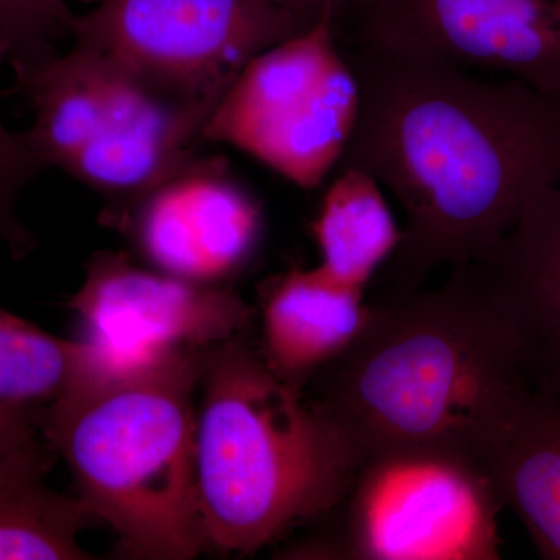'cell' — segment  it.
<instances>
[{
	"mask_svg": "<svg viewBox=\"0 0 560 560\" xmlns=\"http://www.w3.org/2000/svg\"><path fill=\"white\" fill-rule=\"evenodd\" d=\"M342 49L360 110L338 167L366 172L404 210L394 290L485 259L560 184V98L506 77Z\"/></svg>",
	"mask_w": 560,
	"mask_h": 560,
	"instance_id": "cell-1",
	"label": "cell"
},
{
	"mask_svg": "<svg viewBox=\"0 0 560 560\" xmlns=\"http://www.w3.org/2000/svg\"><path fill=\"white\" fill-rule=\"evenodd\" d=\"M313 381L311 399L360 460L434 451L480 466L523 405L550 390L471 265L438 289H396L368 305L359 335Z\"/></svg>",
	"mask_w": 560,
	"mask_h": 560,
	"instance_id": "cell-2",
	"label": "cell"
},
{
	"mask_svg": "<svg viewBox=\"0 0 560 560\" xmlns=\"http://www.w3.org/2000/svg\"><path fill=\"white\" fill-rule=\"evenodd\" d=\"M245 334L205 353L195 430L202 528L209 547L231 555H253L301 523L323 521L361 463Z\"/></svg>",
	"mask_w": 560,
	"mask_h": 560,
	"instance_id": "cell-3",
	"label": "cell"
},
{
	"mask_svg": "<svg viewBox=\"0 0 560 560\" xmlns=\"http://www.w3.org/2000/svg\"><path fill=\"white\" fill-rule=\"evenodd\" d=\"M206 352L88 383L39 415L77 499L110 526L128 558L187 560L209 548L195 469Z\"/></svg>",
	"mask_w": 560,
	"mask_h": 560,
	"instance_id": "cell-4",
	"label": "cell"
},
{
	"mask_svg": "<svg viewBox=\"0 0 560 560\" xmlns=\"http://www.w3.org/2000/svg\"><path fill=\"white\" fill-rule=\"evenodd\" d=\"M14 92L31 106L25 138L44 171L58 168L101 195L109 228L205 142L208 114L75 43L14 77Z\"/></svg>",
	"mask_w": 560,
	"mask_h": 560,
	"instance_id": "cell-5",
	"label": "cell"
},
{
	"mask_svg": "<svg viewBox=\"0 0 560 560\" xmlns=\"http://www.w3.org/2000/svg\"><path fill=\"white\" fill-rule=\"evenodd\" d=\"M495 486L480 464L434 451H394L361 460L329 530L287 558L497 560ZM320 521V522H323Z\"/></svg>",
	"mask_w": 560,
	"mask_h": 560,
	"instance_id": "cell-6",
	"label": "cell"
},
{
	"mask_svg": "<svg viewBox=\"0 0 560 560\" xmlns=\"http://www.w3.org/2000/svg\"><path fill=\"white\" fill-rule=\"evenodd\" d=\"M360 86L335 14L261 51L209 117L202 140L248 154L302 190L337 171L355 130Z\"/></svg>",
	"mask_w": 560,
	"mask_h": 560,
	"instance_id": "cell-7",
	"label": "cell"
},
{
	"mask_svg": "<svg viewBox=\"0 0 560 560\" xmlns=\"http://www.w3.org/2000/svg\"><path fill=\"white\" fill-rule=\"evenodd\" d=\"M311 24L271 0H98L70 38L210 117L253 58Z\"/></svg>",
	"mask_w": 560,
	"mask_h": 560,
	"instance_id": "cell-8",
	"label": "cell"
},
{
	"mask_svg": "<svg viewBox=\"0 0 560 560\" xmlns=\"http://www.w3.org/2000/svg\"><path fill=\"white\" fill-rule=\"evenodd\" d=\"M346 18L352 49L521 80L560 98V0H364Z\"/></svg>",
	"mask_w": 560,
	"mask_h": 560,
	"instance_id": "cell-9",
	"label": "cell"
},
{
	"mask_svg": "<svg viewBox=\"0 0 560 560\" xmlns=\"http://www.w3.org/2000/svg\"><path fill=\"white\" fill-rule=\"evenodd\" d=\"M70 311L109 375L206 352L248 330L254 311L235 291L139 267L102 250L86 265Z\"/></svg>",
	"mask_w": 560,
	"mask_h": 560,
	"instance_id": "cell-10",
	"label": "cell"
},
{
	"mask_svg": "<svg viewBox=\"0 0 560 560\" xmlns=\"http://www.w3.org/2000/svg\"><path fill=\"white\" fill-rule=\"evenodd\" d=\"M151 267L205 285H223L259 249V202L226 161L198 154L154 187L116 224Z\"/></svg>",
	"mask_w": 560,
	"mask_h": 560,
	"instance_id": "cell-11",
	"label": "cell"
},
{
	"mask_svg": "<svg viewBox=\"0 0 560 560\" xmlns=\"http://www.w3.org/2000/svg\"><path fill=\"white\" fill-rule=\"evenodd\" d=\"M471 267L521 327L545 386L560 396V184L537 195Z\"/></svg>",
	"mask_w": 560,
	"mask_h": 560,
	"instance_id": "cell-12",
	"label": "cell"
},
{
	"mask_svg": "<svg viewBox=\"0 0 560 560\" xmlns=\"http://www.w3.org/2000/svg\"><path fill=\"white\" fill-rule=\"evenodd\" d=\"M366 316L363 290L330 278L319 265L283 272L264 293L261 357L278 377L304 389L348 348Z\"/></svg>",
	"mask_w": 560,
	"mask_h": 560,
	"instance_id": "cell-13",
	"label": "cell"
},
{
	"mask_svg": "<svg viewBox=\"0 0 560 560\" xmlns=\"http://www.w3.org/2000/svg\"><path fill=\"white\" fill-rule=\"evenodd\" d=\"M541 558L560 560V396L534 394L482 459Z\"/></svg>",
	"mask_w": 560,
	"mask_h": 560,
	"instance_id": "cell-14",
	"label": "cell"
},
{
	"mask_svg": "<svg viewBox=\"0 0 560 560\" xmlns=\"http://www.w3.org/2000/svg\"><path fill=\"white\" fill-rule=\"evenodd\" d=\"M50 451L38 440L0 456V560L91 559L79 537L95 518L46 485Z\"/></svg>",
	"mask_w": 560,
	"mask_h": 560,
	"instance_id": "cell-15",
	"label": "cell"
},
{
	"mask_svg": "<svg viewBox=\"0 0 560 560\" xmlns=\"http://www.w3.org/2000/svg\"><path fill=\"white\" fill-rule=\"evenodd\" d=\"M313 235L319 267L338 282L364 291L396 253L404 232L377 180L360 168L338 167L320 200Z\"/></svg>",
	"mask_w": 560,
	"mask_h": 560,
	"instance_id": "cell-16",
	"label": "cell"
},
{
	"mask_svg": "<svg viewBox=\"0 0 560 560\" xmlns=\"http://www.w3.org/2000/svg\"><path fill=\"white\" fill-rule=\"evenodd\" d=\"M108 377L91 342L65 340L0 308V408L40 412L66 394Z\"/></svg>",
	"mask_w": 560,
	"mask_h": 560,
	"instance_id": "cell-17",
	"label": "cell"
},
{
	"mask_svg": "<svg viewBox=\"0 0 560 560\" xmlns=\"http://www.w3.org/2000/svg\"><path fill=\"white\" fill-rule=\"evenodd\" d=\"M69 2L0 0V62L10 65L14 77L35 69L60 51L58 44L72 35L75 20Z\"/></svg>",
	"mask_w": 560,
	"mask_h": 560,
	"instance_id": "cell-18",
	"label": "cell"
},
{
	"mask_svg": "<svg viewBox=\"0 0 560 560\" xmlns=\"http://www.w3.org/2000/svg\"><path fill=\"white\" fill-rule=\"evenodd\" d=\"M43 172L25 132L10 131L0 119V243L16 259L35 248V238L18 215V205L22 191Z\"/></svg>",
	"mask_w": 560,
	"mask_h": 560,
	"instance_id": "cell-19",
	"label": "cell"
},
{
	"mask_svg": "<svg viewBox=\"0 0 560 560\" xmlns=\"http://www.w3.org/2000/svg\"><path fill=\"white\" fill-rule=\"evenodd\" d=\"M38 430L35 416L0 408V456L38 441Z\"/></svg>",
	"mask_w": 560,
	"mask_h": 560,
	"instance_id": "cell-20",
	"label": "cell"
},
{
	"mask_svg": "<svg viewBox=\"0 0 560 560\" xmlns=\"http://www.w3.org/2000/svg\"><path fill=\"white\" fill-rule=\"evenodd\" d=\"M271 2L291 11L302 20L315 22L326 13L335 14L337 20H341L345 14L361 5L364 0H271Z\"/></svg>",
	"mask_w": 560,
	"mask_h": 560,
	"instance_id": "cell-21",
	"label": "cell"
}]
</instances>
